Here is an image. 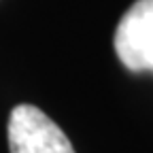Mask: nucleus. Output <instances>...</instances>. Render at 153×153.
Masks as SVG:
<instances>
[{"label": "nucleus", "mask_w": 153, "mask_h": 153, "mask_svg": "<svg viewBox=\"0 0 153 153\" xmlns=\"http://www.w3.org/2000/svg\"><path fill=\"white\" fill-rule=\"evenodd\" d=\"M11 153H74L68 136L34 104H17L9 115Z\"/></svg>", "instance_id": "1"}, {"label": "nucleus", "mask_w": 153, "mask_h": 153, "mask_svg": "<svg viewBox=\"0 0 153 153\" xmlns=\"http://www.w3.org/2000/svg\"><path fill=\"white\" fill-rule=\"evenodd\" d=\"M113 47L130 72H153V0H136L123 13Z\"/></svg>", "instance_id": "2"}]
</instances>
